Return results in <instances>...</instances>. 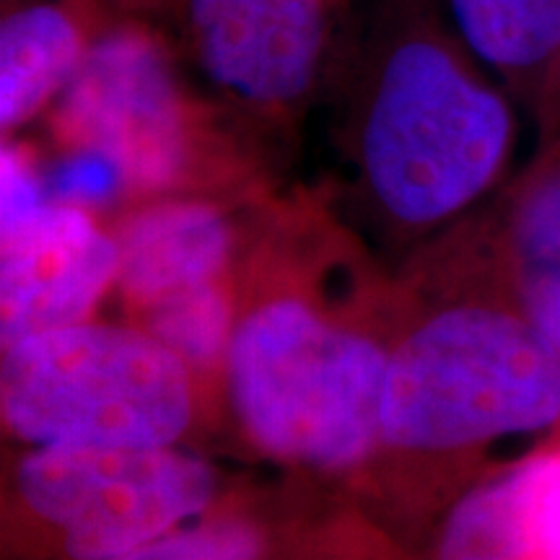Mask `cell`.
I'll return each instance as SVG.
<instances>
[{
	"instance_id": "6da1fadb",
	"label": "cell",
	"mask_w": 560,
	"mask_h": 560,
	"mask_svg": "<svg viewBox=\"0 0 560 560\" xmlns=\"http://www.w3.org/2000/svg\"><path fill=\"white\" fill-rule=\"evenodd\" d=\"M397 317V272L330 187L280 185L240 270L219 416L255 457L350 499L380 444Z\"/></svg>"
},
{
	"instance_id": "7a4b0ae2",
	"label": "cell",
	"mask_w": 560,
	"mask_h": 560,
	"mask_svg": "<svg viewBox=\"0 0 560 560\" xmlns=\"http://www.w3.org/2000/svg\"><path fill=\"white\" fill-rule=\"evenodd\" d=\"M380 444L350 495L405 550L509 441L560 431V355L503 283L478 210L412 249Z\"/></svg>"
},
{
	"instance_id": "3957f363",
	"label": "cell",
	"mask_w": 560,
	"mask_h": 560,
	"mask_svg": "<svg viewBox=\"0 0 560 560\" xmlns=\"http://www.w3.org/2000/svg\"><path fill=\"white\" fill-rule=\"evenodd\" d=\"M330 83L346 195L380 240L418 249L501 187L516 145L509 91L436 0H389L340 37Z\"/></svg>"
},
{
	"instance_id": "277c9868",
	"label": "cell",
	"mask_w": 560,
	"mask_h": 560,
	"mask_svg": "<svg viewBox=\"0 0 560 560\" xmlns=\"http://www.w3.org/2000/svg\"><path fill=\"white\" fill-rule=\"evenodd\" d=\"M42 125L52 151L109 159L125 179L128 206L280 182L283 145L202 89L138 21L104 19L79 73Z\"/></svg>"
},
{
	"instance_id": "5b68a950",
	"label": "cell",
	"mask_w": 560,
	"mask_h": 560,
	"mask_svg": "<svg viewBox=\"0 0 560 560\" xmlns=\"http://www.w3.org/2000/svg\"><path fill=\"white\" fill-rule=\"evenodd\" d=\"M0 410L21 446H179L213 420L185 361L128 319L5 346Z\"/></svg>"
},
{
	"instance_id": "8992f818",
	"label": "cell",
	"mask_w": 560,
	"mask_h": 560,
	"mask_svg": "<svg viewBox=\"0 0 560 560\" xmlns=\"http://www.w3.org/2000/svg\"><path fill=\"white\" fill-rule=\"evenodd\" d=\"M231 488L213 462L182 446H24L5 467L3 558H120Z\"/></svg>"
},
{
	"instance_id": "52a82bcc",
	"label": "cell",
	"mask_w": 560,
	"mask_h": 560,
	"mask_svg": "<svg viewBox=\"0 0 560 560\" xmlns=\"http://www.w3.org/2000/svg\"><path fill=\"white\" fill-rule=\"evenodd\" d=\"M346 0H100L149 26L192 79L285 145L322 96Z\"/></svg>"
},
{
	"instance_id": "ba28073f",
	"label": "cell",
	"mask_w": 560,
	"mask_h": 560,
	"mask_svg": "<svg viewBox=\"0 0 560 560\" xmlns=\"http://www.w3.org/2000/svg\"><path fill=\"white\" fill-rule=\"evenodd\" d=\"M278 187L280 182L249 192L166 195L107 219L120 252L115 291L125 317L159 301L240 280Z\"/></svg>"
},
{
	"instance_id": "9c48e42d",
	"label": "cell",
	"mask_w": 560,
	"mask_h": 560,
	"mask_svg": "<svg viewBox=\"0 0 560 560\" xmlns=\"http://www.w3.org/2000/svg\"><path fill=\"white\" fill-rule=\"evenodd\" d=\"M120 252L109 221L73 202H47L0 231L3 348L91 319L117 283Z\"/></svg>"
},
{
	"instance_id": "30bf717a",
	"label": "cell",
	"mask_w": 560,
	"mask_h": 560,
	"mask_svg": "<svg viewBox=\"0 0 560 560\" xmlns=\"http://www.w3.org/2000/svg\"><path fill=\"white\" fill-rule=\"evenodd\" d=\"M408 560H560V431L467 482Z\"/></svg>"
},
{
	"instance_id": "8fae6325",
	"label": "cell",
	"mask_w": 560,
	"mask_h": 560,
	"mask_svg": "<svg viewBox=\"0 0 560 560\" xmlns=\"http://www.w3.org/2000/svg\"><path fill=\"white\" fill-rule=\"evenodd\" d=\"M346 511V495L304 482L234 486L206 514L112 560H312L340 535Z\"/></svg>"
},
{
	"instance_id": "7c38bea8",
	"label": "cell",
	"mask_w": 560,
	"mask_h": 560,
	"mask_svg": "<svg viewBox=\"0 0 560 560\" xmlns=\"http://www.w3.org/2000/svg\"><path fill=\"white\" fill-rule=\"evenodd\" d=\"M478 215L511 296L560 355V138Z\"/></svg>"
},
{
	"instance_id": "4fadbf2b",
	"label": "cell",
	"mask_w": 560,
	"mask_h": 560,
	"mask_svg": "<svg viewBox=\"0 0 560 560\" xmlns=\"http://www.w3.org/2000/svg\"><path fill=\"white\" fill-rule=\"evenodd\" d=\"M104 24L100 0H3L0 13V130L16 138L42 120Z\"/></svg>"
},
{
	"instance_id": "5bb4252c",
	"label": "cell",
	"mask_w": 560,
	"mask_h": 560,
	"mask_svg": "<svg viewBox=\"0 0 560 560\" xmlns=\"http://www.w3.org/2000/svg\"><path fill=\"white\" fill-rule=\"evenodd\" d=\"M462 45L509 94L560 109V0H444Z\"/></svg>"
},
{
	"instance_id": "9a60e30c",
	"label": "cell",
	"mask_w": 560,
	"mask_h": 560,
	"mask_svg": "<svg viewBox=\"0 0 560 560\" xmlns=\"http://www.w3.org/2000/svg\"><path fill=\"white\" fill-rule=\"evenodd\" d=\"M312 560H408V550L380 524L361 516L342 532V537Z\"/></svg>"
}]
</instances>
